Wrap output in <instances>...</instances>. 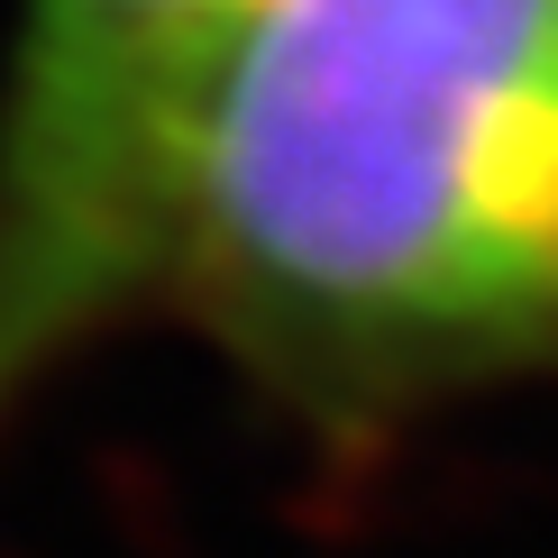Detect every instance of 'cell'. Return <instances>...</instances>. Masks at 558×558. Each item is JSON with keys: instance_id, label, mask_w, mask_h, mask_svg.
I'll list each match as a JSON object with an SVG mask.
<instances>
[{"instance_id": "obj_1", "label": "cell", "mask_w": 558, "mask_h": 558, "mask_svg": "<svg viewBox=\"0 0 558 558\" xmlns=\"http://www.w3.org/2000/svg\"><path fill=\"white\" fill-rule=\"evenodd\" d=\"M166 312L330 468L558 385V0H257L183 147Z\"/></svg>"}, {"instance_id": "obj_2", "label": "cell", "mask_w": 558, "mask_h": 558, "mask_svg": "<svg viewBox=\"0 0 558 558\" xmlns=\"http://www.w3.org/2000/svg\"><path fill=\"white\" fill-rule=\"evenodd\" d=\"M257 0H19L0 64V422L166 302L193 120Z\"/></svg>"}]
</instances>
